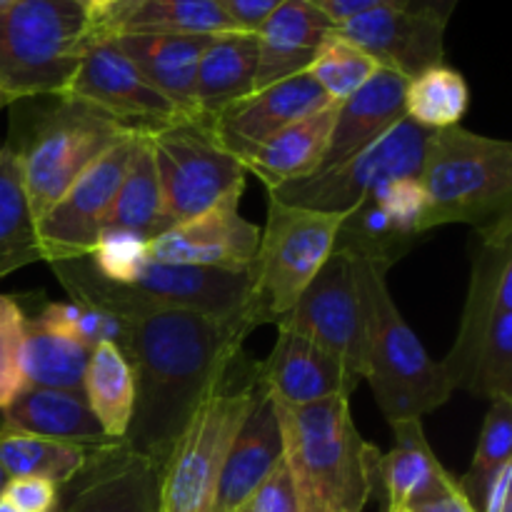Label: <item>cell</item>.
I'll list each match as a JSON object with an SVG mask.
<instances>
[{
    "mask_svg": "<svg viewBox=\"0 0 512 512\" xmlns=\"http://www.w3.org/2000/svg\"><path fill=\"white\" fill-rule=\"evenodd\" d=\"M123 323L120 350L135 378L125 445L163 468L195 408L253 328L180 308L138 310L123 315Z\"/></svg>",
    "mask_w": 512,
    "mask_h": 512,
    "instance_id": "obj_1",
    "label": "cell"
},
{
    "mask_svg": "<svg viewBox=\"0 0 512 512\" xmlns=\"http://www.w3.org/2000/svg\"><path fill=\"white\" fill-rule=\"evenodd\" d=\"M275 408L283 460L303 512H363L378 488L383 453L358 433L348 398Z\"/></svg>",
    "mask_w": 512,
    "mask_h": 512,
    "instance_id": "obj_2",
    "label": "cell"
},
{
    "mask_svg": "<svg viewBox=\"0 0 512 512\" xmlns=\"http://www.w3.org/2000/svg\"><path fill=\"white\" fill-rule=\"evenodd\" d=\"M10 138L25 198L38 220L95 160L133 128L70 95L15 100Z\"/></svg>",
    "mask_w": 512,
    "mask_h": 512,
    "instance_id": "obj_3",
    "label": "cell"
},
{
    "mask_svg": "<svg viewBox=\"0 0 512 512\" xmlns=\"http://www.w3.org/2000/svg\"><path fill=\"white\" fill-rule=\"evenodd\" d=\"M350 263L363 310V380L373 388L388 423L433 413L453 395L443 363L430 358L405 323L385 273L365 260L350 258Z\"/></svg>",
    "mask_w": 512,
    "mask_h": 512,
    "instance_id": "obj_4",
    "label": "cell"
},
{
    "mask_svg": "<svg viewBox=\"0 0 512 512\" xmlns=\"http://www.w3.org/2000/svg\"><path fill=\"white\" fill-rule=\"evenodd\" d=\"M260 388L258 363L235 353L160 468L158 512H210L220 470Z\"/></svg>",
    "mask_w": 512,
    "mask_h": 512,
    "instance_id": "obj_5",
    "label": "cell"
},
{
    "mask_svg": "<svg viewBox=\"0 0 512 512\" xmlns=\"http://www.w3.org/2000/svg\"><path fill=\"white\" fill-rule=\"evenodd\" d=\"M50 270L75 303L95 305L108 313L123 315L153 308H180L203 313L215 320H245L250 295L248 273L198 268V265L148 263L128 285L105 280L90 258L58 260Z\"/></svg>",
    "mask_w": 512,
    "mask_h": 512,
    "instance_id": "obj_6",
    "label": "cell"
},
{
    "mask_svg": "<svg viewBox=\"0 0 512 512\" xmlns=\"http://www.w3.org/2000/svg\"><path fill=\"white\" fill-rule=\"evenodd\" d=\"M418 180L428 198L425 228H483L512 213V143L460 125L433 130Z\"/></svg>",
    "mask_w": 512,
    "mask_h": 512,
    "instance_id": "obj_7",
    "label": "cell"
},
{
    "mask_svg": "<svg viewBox=\"0 0 512 512\" xmlns=\"http://www.w3.org/2000/svg\"><path fill=\"white\" fill-rule=\"evenodd\" d=\"M90 40L78 0H20L0 13V90L13 103L63 95Z\"/></svg>",
    "mask_w": 512,
    "mask_h": 512,
    "instance_id": "obj_8",
    "label": "cell"
},
{
    "mask_svg": "<svg viewBox=\"0 0 512 512\" xmlns=\"http://www.w3.org/2000/svg\"><path fill=\"white\" fill-rule=\"evenodd\" d=\"M343 215L295 208L268 198V223L248 268L250 328L275 325L303 295L325 260L333 255Z\"/></svg>",
    "mask_w": 512,
    "mask_h": 512,
    "instance_id": "obj_9",
    "label": "cell"
},
{
    "mask_svg": "<svg viewBox=\"0 0 512 512\" xmlns=\"http://www.w3.org/2000/svg\"><path fill=\"white\" fill-rule=\"evenodd\" d=\"M148 143L158 170L165 218L173 225L220 205L240 203L248 170L215 140L213 128L180 120L148 130Z\"/></svg>",
    "mask_w": 512,
    "mask_h": 512,
    "instance_id": "obj_10",
    "label": "cell"
},
{
    "mask_svg": "<svg viewBox=\"0 0 512 512\" xmlns=\"http://www.w3.org/2000/svg\"><path fill=\"white\" fill-rule=\"evenodd\" d=\"M430 135L433 130L403 118L363 153L325 173L270 188L268 195L283 205L345 215L388 180L420 178Z\"/></svg>",
    "mask_w": 512,
    "mask_h": 512,
    "instance_id": "obj_11",
    "label": "cell"
},
{
    "mask_svg": "<svg viewBox=\"0 0 512 512\" xmlns=\"http://www.w3.org/2000/svg\"><path fill=\"white\" fill-rule=\"evenodd\" d=\"M140 130L125 135L108 153L100 155L38 220H35V238H38L40 260L58 263V260H80L93 253L105 218L110 213L115 193L120 188L125 168L133 155L135 140Z\"/></svg>",
    "mask_w": 512,
    "mask_h": 512,
    "instance_id": "obj_12",
    "label": "cell"
},
{
    "mask_svg": "<svg viewBox=\"0 0 512 512\" xmlns=\"http://www.w3.org/2000/svg\"><path fill=\"white\" fill-rule=\"evenodd\" d=\"M425 215L428 198L418 178L388 180L340 218L333 253L365 260L388 275L428 233Z\"/></svg>",
    "mask_w": 512,
    "mask_h": 512,
    "instance_id": "obj_13",
    "label": "cell"
},
{
    "mask_svg": "<svg viewBox=\"0 0 512 512\" xmlns=\"http://www.w3.org/2000/svg\"><path fill=\"white\" fill-rule=\"evenodd\" d=\"M63 95L95 105L133 130H158L188 120L143 78L110 35H95Z\"/></svg>",
    "mask_w": 512,
    "mask_h": 512,
    "instance_id": "obj_14",
    "label": "cell"
},
{
    "mask_svg": "<svg viewBox=\"0 0 512 512\" xmlns=\"http://www.w3.org/2000/svg\"><path fill=\"white\" fill-rule=\"evenodd\" d=\"M275 328L293 330L363 378V310L348 255H330Z\"/></svg>",
    "mask_w": 512,
    "mask_h": 512,
    "instance_id": "obj_15",
    "label": "cell"
},
{
    "mask_svg": "<svg viewBox=\"0 0 512 512\" xmlns=\"http://www.w3.org/2000/svg\"><path fill=\"white\" fill-rule=\"evenodd\" d=\"M160 468L125 440L98 448L60 488L55 512H158Z\"/></svg>",
    "mask_w": 512,
    "mask_h": 512,
    "instance_id": "obj_16",
    "label": "cell"
},
{
    "mask_svg": "<svg viewBox=\"0 0 512 512\" xmlns=\"http://www.w3.org/2000/svg\"><path fill=\"white\" fill-rule=\"evenodd\" d=\"M333 33L363 50L378 68L393 70L405 80L445 60V25L408 8L368 10L335 23Z\"/></svg>",
    "mask_w": 512,
    "mask_h": 512,
    "instance_id": "obj_17",
    "label": "cell"
},
{
    "mask_svg": "<svg viewBox=\"0 0 512 512\" xmlns=\"http://www.w3.org/2000/svg\"><path fill=\"white\" fill-rule=\"evenodd\" d=\"M260 243V228L238 213V205H220L203 215L175 223L148 243L155 263L248 273Z\"/></svg>",
    "mask_w": 512,
    "mask_h": 512,
    "instance_id": "obj_18",
    "label": "cell"
},
{
    "mask_svg": "<svg viewBox=\"0 0 512 512\" xmlns=\"http://www.w3.org/2000/svg\"><path fill=\"white\" fill-rule=\"evenodd\" d=\"M328 103L323 88L308 73H300L230 105L213 123V135L243 163L265 140Z\"/></svg>",
    "mask_w": 512,
    "mask_h": 512,
    "instance_id": "obj_19",
    "label": "cell"
},
{
    "mask_svg": "<svg viewBox=\"0 0 512 512\" xmlns=\"http://www.w3.org/2000/svg\"><path fill=\"white\" fill-rule=\"evenodd\" d=\"M258 373L275 403L283 405H310L328 398L350 400L363 380L323 348L283 328H278L268 360L258 363Z\"/></svg>",
    "mask_w": 512,
    "mask_h": 512,
    "instance_id": "obj_20",
    "label": "cell"
},
{
    "mask_svg": "<svg viewBox=\"0 0 512 512\" xmlns=\"http://www.w3.org/2000/svg\"><path fill=\"white\" fill-rule=\"evenodd\" d=\"M280 463L283 430L273 395L263 385L225 458L210 512H238Z\"/></svg>",
    "mask_w": 512,
    "mask_h": 512,
    "instance_id": "obj_21",
    "label": "cell"
},
{
    "mask_svg": "<svg viewBox=\"0 0 512 512\" xmlns=\"http://www.w3.org/2000/svg\"><path fill=\"white\" fill-rule=\"evenodd\" d=\"M333 20L310 0H285L255 30L258 35V70L255 90L308 73L318 50L333 33Z\"/></svg>",
    "mask_w": 512,
    "mask_h": 512,
    "instance_id": "obj_22",
    "label": "cell"
},
{
    "mask_svg": "<svg viewBox=\"0 0 512 512\" xmlns=\"http://www.w3.org/2000/svg\"><path fill=\"white\" fill-rule=\"evenodd\" d=\"M405 83L408 80L403 75L378 68L358 93L338 103L333 133L315 173H325L363 153L393 125H398L405 118Z\"/></svg>",
    "mask_w": 512,
    "mask_h": 512,
    "instance_id": "obj_23",
    "label": "cell"
},
{
    "mask_svg": "<svg viewBox=\"0 0 512 512\" xmlns=\"http://www.w3.org/2000/svg\"><path fill=\"white\" fill-rule=\"evenodd\" d=\"M155 90L195 120V75L215 35H110ZM198 123V120H195Z\"/></svg>",
    "mask_w": 512,
    "mask_h": 512,
    "instance_id": "obj_24",
    "label": "cell"
},
{
    "mask_svg": "<svg viewBox=\"0 0 512 512\" xmlns=\"http://www.w3.org/2000/svg\"><path fill=\"white\" fill-rule=\"evenodd\" d=\"M258 35L235 30L215 35L203 50L195 75V120L213 128L220 113L253 93Z\"/></svg>",
    "mask_w": 512,
    "mask_h": 512,
    "instance_id": "obj_25",
    "label": "cell"
},
{
    "mask_svg": "<svg viewBox=\"0 0 512 512\" xmlns=\"http://www.w3.org/2000/svg\"><path fill=\"white\" fill-rule=\"evenodd\" d=\"M3 428L93 450L118 443L105 435L83 395L33 385H25L18 398L3 410Z\"/></svg>",
    "mask_w": 512,
    "mask_h": 512,
    "instance_id": "obj_26",
    "label": "cell"
},
{
    "mask_svg": "<svg viewBox=\"0 0 512 512\" xmlns=\"http://www.w3.org/2000/svg\"><path fill=\"white\" fill-rule=\"evenodd\" d=\"M335 115H338V103H328L325 108L295 120L293 125L258 145L243 160L245 170H253L268 185V190L313 175L328 148Z\"/></svg>",
    "mask_w": 512,
    "mask_h": 512,
    "instance_id": "obj_27",
    "label": "cell"
},
{
    "mask_svg": "<svg viewBox=\"0 0 512 512\" xmlns=\"http://www.w3.org/2000/svg\"><path fill=\"white\" fill-rule=\"evenodd\" d=\"M240 30L215 0H135L98 23L95 35H223Z\"/></svg>",
    "mask_w": 512,
    "mask_h": 512,
    "instance_id": "obj_28",
    "label": "cell"
},
{
    "mask_svg": "<svg viewBox=\"0 0 512 512\" xmlns=\"http://www.w3.org/2000/svg\"><path fill=\"white\" fill-rule=\"evenodd\" d=\"M395 433V448L380 455L378 483L385 493V512L410 508L448 485V470L435 458L428 445L420 418H405L390 423Z\"/></svg>",
    "mask_w": 512,
    "mask_h": 512,
    "instance_id": "obj_29",
    "label": "cell"
},
{
    "mask_svg": "<svg viewBox=\"0 0 512 512\" xmlns=\"http://www.w3.org/2000/svg\"><path fill=\"white\" fill-rule=\"evenodd\" d=\"M170 225L173 223L165 218L163 210V195H160L158 170H155L153 153H150L148 130H140L130 163L120 180L108 218H105V228L128 230L145 240H155Z\"/></svg>",
    "mask_w": 512,
    "mask_h": 512,
    "instance_id": "obj_30",
    "label": "cell"
},
{
    "mask_svg": "<svg viewBox=\"0 0 512 512\" xmlns=\"http://www.w3.org/2000/svg\"><path fill=\"white\" fill-rule=\"evenodd\" d=\"M83 398L105 435L125 440L135 410V378L128 358L115 343H100L90 350Z\"/></svg>",
    "mask_w": 512,
    "mask_h": 512,
    "instance_id": "obj_31",
    "label": "cell"
},
{
    "mask_svg": "<svg viewBox=\"0 0 512 512\" xmlns=\"http://www.w3.org/2000/svg\"><path fill=\"white\" fill-rule=\"evenodd\" d=\"M88 355L90 350L85 345L43 328L33 318H25L23 345H20V373L25 385L83 395Z\"/></svg>",
    "mask_w": 512,
    "mask_h": 512,
    "instance_id": "obj_32",
    "label": "cell"
},
{
    "mask_svg": "<svg viewBox=\"0 0 512 512\" xmlns=\"http://www.w3.org/2000/svg\"><path fill=\"white\" fill-rule=\"evenodd\" d=\"M93 448L0 428V468L8 478H43L63 488L88 465Z\"/></svg>",
    "mask_w": 512,
    "mask_h": 512,
    "instance_id": "obj_33",
    "label": "cell"
},
{
    "mask_svg": "<svg viewBox=\"0 0 512 512\" xmlns=\"http://www.w3.org/2000/svg\"><path fill=\"white\" fill-rule=\"evenodd\" d=\"M40 260L35 220L30 215L18 160L0 143V278Z\"/></svg>",
    "mask_w": 512,
    "mask_h": 512,
    "instance_id": "obj_34",
    "label": "cell"
},
{
    "mask_svg": "<svg viewBox=\"0 0 512 512\" xmlns=\"http://www.w3.org/2000/svg\"><path fill=\"white\" fill-rule=\"evenodd\" d=\"M470 105V90L463 73L435 65L405 83V118L428 130L460 125Z\"/></svg>",
    "mask_w": 512,
    "mask_h": 512,
    "instance_id": "obj_35",
    "label": "cell"
},
{
    "mask_svg": "<svg viewBox=\"0 0 512 512\" xmlns=\"http://www.w3.org/2000/svg\"><path fill=\"white\" fill-rule=\"evenodd\" d=\"M510 448H512V400L498 398L490 405L488 415H485L483 430H480L478 450L470 470L465 478L460 480V490L473 505L475 512H480L483 505L485 490H488L490 480L495 478L505 463H510Z\"/></svg>",
    "mask_w": 512,
    "mask_h": 512,
    "instance_id": "obj_36",
    "label": "cell"
},
{
    "mask_svg": "<svg viewBox=\"0 0 512 512\" xmlns=\"http://www.w3.org/2000/svg\"><path fill=\"white\" fill-rule=\"evenodd\" d=\"M375 70L378 65L363 50L330 33V38L310 63L308 75L323 88L330 103H343L373 78Z\"/></svg>",
    "mask_w": 512,
    "mask_h": 512,
    "instance_id": "obj_37",
    "label": "cell"
},
{
    "mask_svg": "<svg viewBox=\"0 0 512 512\" xmlns=\"http://www.w3.org/2000/svg\"><path fill=\"white\" fill-rule=\"evenodd\" d=\"M33 320L43 328L53 330V333L73 338L75 343L85 345L88 350H93L100 343H115L120 348L125 333L123 318L95 308V305L75 303V300L48 303Z\"/></svg>",
    "mask_w": 512,
    "mask_h": 512,
    "instance_id": "obj_38",
    "label": "cell"
},
{
    "mask_svg": "<svg viewBox=\"0 0 512 512\" xmlns=\"http://www.w3.org/2000/svg\"><path fill=\"white\" fill-rule=\"evenodd\" d=\"M148 243L150 240L140 235L128 233V230L103 228L98 235L93 253L88 255L93 268L103 275L105 280L118 285H128L135 275L148 263Z\"/></svg>",
    "mask_w": 512,
    "mask_h": 512,
    "instance_id": "obj_39",
    "label": "cell"
},
{
    "mask_svg": "<svg viewBox=\"0 0 512 512\" xmlns=\"http://www.w3.org/2000/svg\"><path fill=\"white\" fill-rule=\"evenodd\" d=\"M25 318L13 295L0 293V410L8 408L25 388L20 373V345H23Z\"/></svg>",
    "mask_w": 512,
    "mask_h": 512,
    "instance_id": "obj_40",
    "label": "cell"
},
{
    "mask_svg": "<svg viewBox=\"0 0 512 512\" xmlns=\"http://www.w3.org/2000/svg\"><path fill=\"white\" fill-rule=\"evenodd\" d=\"M238 512H303L285 460L270 473V478L255 490L253 498Z\"/></svg>",
    "mask_w": 512,
    "mask_h": 512,
    "instance_id": "obj_41",
    "label": "cell"
},
{
    "mask_svg": "<svg viewBox=\"0 0 512 512\" xmlns=\"http://www.w3.org/2000/svg\"><path fill=\"white\" fill-rule=\"evenodd\" d=\"M0 498L20 512H55L60 488L43 478H10Z\"/></svg>",
    "mask_w": 512,
    "mask_h": 512,
    "instance_id": "obj_42",
    "label": "cell"
},
{
    "mask_svg": "<svg viewBox=\"0 0 512 512\" xmlns=\"http://www.w3.org/2000/svg\"><path fill=\"white\" fill-rule=\"evenodd\" d=\"M245 33H255L285 0H215Z\"/></svg>",
    "mask_w": 512,
    "mask_h": 512,
    "instance_id": "obj_43",
    "label": "cell"
},
{
    "mask_svg": "<svg viewBox=\"0 0 512 512\" xmlns=\"http://www.w3.org/2000/svg\"><path fill=\"white\" fill-rule=\"evenodd\" d=\"M315 8L323 10L333 23L355 18L375 8H408V0H310Z\"/></svg>",
    "mask_w": 512,
    "mask_h": 512,
    "instance_id": "obj_44",
    "label": "cell"
},
{
    "mask_svg": "<svg viewBox=\"0 0 512 512\" xmlns=\"http://www.w3.org/2000/svg\"><path fill=\"white\" fill-rule=\"evenodd\" d=\"M410 512H475L473 505L468 503V498L463 495L460 485L455 480H450L448 485H443L440 490H435L428 498L418 500L408 508Z\"/></svg>",
    "mask_w": 512,
    "mask_h": 512,
    "instance_id": "obj_45",
    "label": "cell"
},
{
    "mask_svg": "<svg viewBox=\"0 0 512 512\" xmlns=\"http://www.w3.org/2000/svg\"><path fill=\"white\" fill-rule=\"evenodd\" d=\"M510 483H512V460L505 463L503 468L495 473V478L490 480L488 490H485L483 505H480V512H503L510 500Z\"/></svg>",
    "mask_w": 512,
    "mask_h": 512,
    "instance_id": "obj_46",
    "label": "cell"
},
{
    "mask_svg": "<svg viewBox=\"0 0 512 512\" xmlns=\"http://www.w3.org/2000/svg\"><path fill=\"white\" fill-rule=\"evenodd\" d=\"M458 3L460 0H408V10L410 13L425 15V18L448 28V20L453 18Z\"/></svg>",
    "mask_w": 512,
    "mask_h": 512,
    "instance_id": "obj_47",
    "label": "cell"
},
{
    "mask_svg": "<svg viewBox=\"0 0 512 512\" xmlns=\"http://www.w3.org/2000/svg\"><path fill=\"white\" fill-rule=\"evenodd\" d=\"M78 3L83 5L85 13H88L90 20L95 23V20L105 18V15L115 8V5H120V0H78Z\"/></svg>",
    "mask_w": 512,
    "mask_h": 512,
    "instance_id": "obj_48",
    "label": "cell"
},
{
    "mask_svg": "<svg viewBox=\"0 0 512 512\" xmlns=\"http://www.w3.org/2000/svg\"><path fill=\"white\" fill-rule=\"evenodd\" d=\"M0 512H20V510H15L13 505L8 503V500H5V498H0Z\"/></svg>",
    "mask_w": 512,
    "mask_h": 512,
    "instance_id": "obj_49",
    "label": "cell"
},
{
    "mask_svg": "<svg viewBox=\"0 0 512 512\" xmlns=\"http://www.w3.org/2000/svg\"><path fill=\"white\" fill-rule=\"evenodd\" d=\"M15 3H20V0H0V13H5L8 8H13Z\"/></svg>",
    "mask_w": 512,
    "mask_h": 512,
    "instance_id": "obj_50",
    "label": "cell"
},
{
    "mask_svg": "<svg viewBox=\"0 0 512 512\" xmlns=\"http://www.w3.org/2000/svg\"><path fill=\"white\" fill-rule=\"evenodd\" d=\"M8 475H5V470L0 468V495H3V490H5V485H8Z\"/></svg>",
    "mask_w": 512,
    "mask_h": 512,
    "instance_id": "obj_51",
    "label": "cell"
},
{
    "mask_svg": "<svg viewBox=\"0 0 512 512\" xmlns=\"http://www.w3.org/2000/svg\"><path fill=\"white\" fill-rule=\"evenodd\" d=\"M10 103H13V100H10V98H8V95H5V93H3V90H0V110H3V108H8V105H10Z\"/></svg>",
    "mask_w": 512,
    "mask_h": 512,
    "instance_id": "obj_52",
    "label": "cell"
},
{
    "mask_svg": "<svg viewBox=\"0 0 512 512\" xmlns=\"http://www.w3.org/2000/svg\"><path fill=\"white\" fill-rule=\"evenodd\" d=\"M130 3H135V0H120V5H115L113 10H118V8H125V5H130ZM113 10H110V13H113ZM95 23H98V20H95Z\"/></svg>",
    "mask_w": 512,
    "mask_h": 512,
    "instance_id": "obj_53",
    "label": "cell"
},
{
    "mask_svg": "<svg viewBox=\"0 0 512 512\" xmlns=\"http://www.w3.org/2000/svg\"><path fill=\"white\" fill-rule=\"evenodd\" d=\"M388 512H410L408 508H400V510H388Z\"/></svg>",
    "mask_w": 512,
    "mask_h": 512,
    "instance_id": "obj_54",
    "label": "cell"
}]
</instances>
